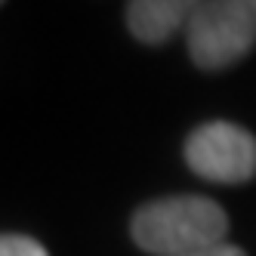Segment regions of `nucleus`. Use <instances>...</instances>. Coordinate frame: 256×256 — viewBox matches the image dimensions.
<instances>
[{
    "label": "nucleus",
    "mask_w": 256,
    "mask_h": 256,
    "mask_svg": "<svg viewBox=\"0 0 256 256\" xmlns=\"http://www.w3.org/2000/svg\"><path fill=\"white\" fill-rule=\"evenodd\" d=\"M139 250L154 256H182L226 244L228 213L204 194H170L142 204L130 219Z\"/></svg>",
    "instance_id": "f257e3e1"
},
{
    "label": "nucleus",
    "mask_w": 256,
    "mask_h": 256,
    "mask_svg": "<svg viewBox=\"0 0 256 256\" xmlns=\"http://www.w3.org/2000/svg\"><path fill=\"white\" fill-rule=\"evenodd\" d=\"M200 71H222L256 46V0H204L186 31Z\"/></svg>",
    "instance_id": "f03ea898"
},
{
    "label": "nucleus",
    "mask_w": 256,
    "mask_h": 256,
    "mask_svg": "<svg viewBox=\"0 0 256 256\" xmlns=\"http://www.w3.org/2000/svg\"><path fill=\"white\" fill-rule=\"evenodd\" d=\"M182 154L194 176L219 186H241L256 176V136L232 120L194 126Z\"/></svg>",
    "instance_id": "7ed1b4c3"
},
{
    "label": "nucleus",
    "mask_w": 256,
    "mask_h": 256,
    "mask_svg": "<svg viewBox=\"0 0 256 256\" xmlns=\"http://www.w3.org/2000/svg\"><path fill=\"white\" fill-rule=\"evenodd\" d=\"M200 4L204 0H130L126 28L142 44H167L179 31H188Z\"/></svg>",
    "instance_id": "20e7f679"
},
{
    "label": "nucleus",
    "mask_w": 256,
    "mask_h": 256,
    "mask_svg": "<svg viewBox=\"0 0 256 256\" xmlns=\"http://www.w3.org/2000/svg\"><path fill=\"white\" fill-rule=\"evenodd\" d=\"M0 256H50L46 247L31 234L4 232L0 234Z\"/></svg>",
    "instance_id": "39448f33"
},
{
    "label": "nucleus",
    "mask_w": 256,
    "mask_h": 256,
    "mask_svg": "<svg viewBox=\"0 0 256 256\" xmlns=\"http://www.w3.org/2000/svg\"><path fill=\"white\" fill-rule=\"evenodd\" d=\"M182 256H247V253L241 247H234V244H216V247H204V250L182 253Z\"/></svg>",
    "instance_id": "423d86ee"
},
{
    "label": "nucleus",
    "mask_w": 256,
    "mask_h": 256,
    "mask_svg": "<svg viewBox=\"0 0 256 256\" xmlns=\"http://www.w3.org/2000/svg\"><path fill=\"white\" fill-rule=\"evenodd\" d=\"M0 4H4V0H0Z\"/></svg>",
    "instance_id": "0eeeda50"
}]
</instances>
